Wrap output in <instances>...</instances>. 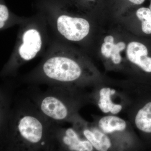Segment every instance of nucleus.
I'll use <instances>...</instances> for the list:
<instances>
[{"label":"nucleus","instance_id":"0eeeda50","mask_svg":"<svg viewBox=\"0 0 151 151\" xmlns=\"http://www.w3.org/2000/svg\"><path fill=\"white\" fill-rule=\"evenodd\" d=\"M126 47V44L123 42L115 44L113 36L108 35L104 38V42L101 46V52L106 58H111L114 64H119L122 61L120 53Z\"/></svg>","mask_w":151,"mask_h":151},{"label":"nucleus","instance_id":"2eb2a0df","mask_svg":"<svg viewBox=\"0 0 151 151\" xmlns=\"http://www.w3.org/2000/svg\"><path fill=\"white\" fill-rule=\"evenodd\" d=\"M8 9L5 5H0V29L4 28L9 18Z\"/></svg>","mask_w":151,"mask_h":151},{"label":"nucleus","instance_id":"1a4fd4ad","mask_svg":"<svg viewBox=\"0 0 151 151\" xmlns=\"http://www.w3.org/2000/svg\"><path fill=\"white\" fill-rule=\"evenodd\" d=\"M115 89L108 87H104L100 89V99L98 103V106L104 113L111 112L113 114L120 113L122 109V105L114 104L112 101L111 97L116 93Z\"/></svg>","mask_w":151,"mask_h":151},{"label":"nucleus","instance_id":"20e7f679","mask_svg":"<svg viewBox=\"0 0 151 151\" xmlns=\"http://www.w3.org/2000/svg\"><path fill=\"white\" fill-rule=\"evenodd\" d=\"M22 38V42L19 47L18 55L23 61H29L35 58L41 49V35L36 29L31 28L25 31Z\"/></svg>","mask_w":151,"mask_h":151},{"label":"nucleus","instance_id":"ddd939ff","mask_svg":"<svg viewBox=\"0 0 151 151\" xmlns=\"http://www.w3.org/2000/svg\"><path fill=\"white\" fill-rule=\"evenodd\" d=\"M93 134L98 142L103 148V151H106L111 147V143L109 138L99 130L94 129L92 130Z\"/></svg>","mask_w":151,"mask_h":151},{"label":"nucleus","instance_id":"7ed1b4c3","mask_svg":"<svg viewBox=\"0 0 151 151\" xmlns=\"http://www.w3.org/2000/svg\"><path fill=\"white\" fill-rule=\"evenodd\" d=\"M17 133L25 143L36 145L42 141L44 128L42 122L38 118L32 115H24L18 121Z\"/></svg>","mask_w":151,"mask_h":151},{"label":"nucleus","instance_id":"dca6fc26","mask_svg":"<svg viewBox=\"0 0 151 151\" xmlns=\"http://www.w3.org/2000/svg\"><path fill=\"white\" fill-rule=\"evenodd\" d=\"M133 4L137 5H140L145 2V0H128Z\"/></svg>","mask_w":151,"mask_h":151},{"label":"nucleus","instance_id":"f03ea898","mask_svg":"<svg viewBox=\"0 0 151 151\" xmlns=\"http://www.w3.org/2000/svg\"><path fill=\"white\" fill-rule=\"evenodd\" d=\"M56 28L60 34L70 41H80L89 34L90 25L86 19L61 14L57 18Z\"/></svg>","mask_w":151,"mask_h":151},{"label":"nucleus","instance_id":"4468645a","mask_svg":"<svg viewBox=\"0 0 151 151\" xmlns=\"http://www.w3.org/2000/svg\"><path fill=\"white\" fill-rule=\"evenodd\" d=\"M83 134L86 139L92 144L94 148L98 151H103L101 145L98 142L97 139L95 138L92 131L88 129H85L83 132Z\"/></svg>","mask_w":151,"mask_h":151},{"label":"nucleus","instance_id":"f3484780","mask_svg":"<svg viewBox=\"0 0 151 151\" xmlns=\"http://www.w3.org/2000/svg\"><path fill=\"white\" fill-rule=\"evenodd\" d=\"M149 8L150 9V10L151 11V2L150 3V7H149Z\"/></svg>","mask_w":151,"mask_h":151},{"label":"nucleus","instance_id":"a211bd4d","mask_svg":"<svg viewBox=\"0 0 151 151\" xmlns=\"http://www.w3.org/2000/svg\"><path fill=\"white\" fill-rule=\"evenodd\" d=\"M88 1H94V0H88Z\"/></svg>","mask_w":151,"mask_h":151},{"label":"nucleus","instance_id":"9b49d317","mask_svg":"<svg viewBox=\"0 0 151 151\" xmlns=\"http://www.w3.org/2000/svg\"><path fill=\"white\" fill-rule=\"evenodd\" d=\"M136 127L144 132L151 133V102L138 111L135 119Z\"/></svg>","mask_w":151,"mask_h":151},{"label":"nucleus","instance_id":"423d86ee","mask_svg":"<svg viewBox=\"0 0 151 151\" xmlns=\"http://www.w3.org/2000/svg\"><path fill=\"white\" fill-rule=\"evenodd\" d=\"M40 108L45 115L56 121L65 120L69 116V109L65 103L55 96L44 97L41 101Z\"/></svg>","mask_w":151,"mask_h":151},{"label":"nucleus","instance_id":"9d476101","mask_svg":"<svg viewBox=\"0 0 151 151\" xmlns=\"http://www.w3.org/2000/svg\"><path fill=\"white\" fill-rule=\"evenodd\" d=\"M99 126L105 134H110L116 131H124L127 127V123L117 116H109L100 119Z\"/></svg>","mask_w":151,"mask_h":151},{"label":"nucleus","instance_id":"39448f33","mask_svg":"<svg viewBox=\"0 0 151 151\" xmlns=\"http://www.w3.org/2000/svg\"><path fill=\"white\" fill-rule=\"evenodd\" d=\"M127 58L147 73H151V57L149 56L147 47L138 42H131L127 45Z\"/></svg>","mask_w":151,"mask_h":151},{"label":"nucleus","instance_id":"f257e3e1","mask_svg":"<svg viewBox=\"0 0 151 151\" xmlns=\"http://www.w3.org/2000/svg\"><path fill=\"white\" fill-rule=\"evenodd\" d=\"M45 78L58 83H72L78 80L83 73L80 64L66 52H58L49 57L42 66Z\"/></svg>","mask_w":151,"mask_h":151},{"label":"nucleus","instance_id":"6e6552de","mask_svg":"<svg viewBox=\"0 0 151 151\" xmlns=\"http://www.w3.org/2000/svg\"><path fill=\"white\" fill-rule=\"evenodd\" d=\"M62 144L72 151H91L93 150L92 144L87 140H81L75 131L68 129L64 131L61 139Z\"/></svg>","mask_w":151,"mask_h":151},{"label":"nucleus","instance_id":"f8f14e48","mask_svg":"<svg viewBox=\"0 0 151 151\" xmlns=\"http://www.w3.org/2000/svg\"><path fill=\"white\" fill-rule=\"evenodd\" d=\"M136 15L141 22L142 31L145 34L151 35V11L150 9L140 8L137 11Z\"/></svg>","mask_w":151,"mask_h":151}]
</instances>
